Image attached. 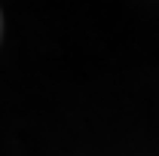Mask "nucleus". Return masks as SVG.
<instances>
[{"instance_id":"obj_1","label":"nucleus","mask_w":159,"mask_h":156,"mask_svg":"<svg viewBox=\"0 0 159 156\" xmlns=\"http://www.w3.org/2000/svg\"><path fill=\"white\" fill-rule=\"evenodd\" d=\"M0 37H3V16H0Z\"/></svg>"}]
</instances>
